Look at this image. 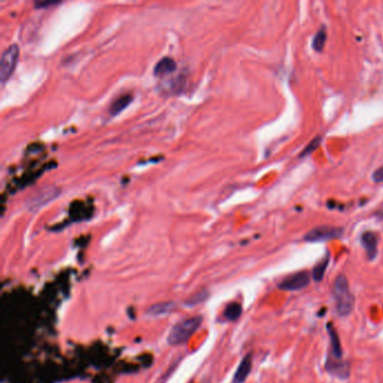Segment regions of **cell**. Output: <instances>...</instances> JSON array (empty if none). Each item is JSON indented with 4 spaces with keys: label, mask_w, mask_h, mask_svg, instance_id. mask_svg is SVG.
<instances>
[{
    "label": "cell",
    "mask_w": 383,
    "mask_h": 383,
    "mask_svg": "<svg viewBox=\"0 0 383 383\" xmlns=\"http://www.w3.org/2000/svg\"><path fill=\"white\" fill-rule=\"evenodd\" d=\"M18 56H20V48L16 44L10 45L8 48L3 51L1 61H0V79L2 82H5L13 74L15 67H16Z\"/></svg>",
    "instance_id": "3957f363"
},
{
    "label": "cell",
    "mask_w": 383,
    "mask_h": 383,
    "mask_svg": "<svg viewBox=\"0 0 383 383\" xmlns=\"http://www.w3.org/2000/svg\"><path fill=\"white\" fill-rule=\"evenodd\" d=\"M310 283V274L302 271L288 276L281 281L279 288L284 291H298L305 289Z\"/></svg>",
    "instance_id": "5b68a950"
},
{
    "label": "cell",
    "mask_w": 383,
    "mask_h": 383,
    "mask_svg": "<svg viewBox=\"0 0 383 383\" xmlns=\"http://www.w3.org/2000/svg\"><path fill=\"white\" fill-rule=\"evenodd\" d=\"M207 297H208V295L206 294V292H198V294H196L194 296L191 297L190 299L187 300V305H189V306L197 305V303H200V302L204 301Z\"/></svg>",
    "instance_id": "e0dca14e"
},
{
    "label": "cell",
    "mask_w": 383,
    "mask_h": 383,
    "mask_svg": "<svg viewBox=\"0 0 383 383\" xmlns=\"http://www.w3.org/2000/svg\"><path fill=\"white\" fill-rule=\"evenodd\" d=\"M326 40H327V34H326V29L322 27L316 33V35H315L314 40H313L314 50L317 51V52L322 51V48H324V46H325Z\"/></svg>",
    "instance_id": "9a60e30c"
},
{
    "label": "cell",
    "mask_w": 383,
    "mask_h": 383,
    "mask_svg": "<svg viewBox=\"0 0 383 383\" xmlns=\"http://www.w3.org/2000/svg\"><path fill=\"white\" fill-rule=\"evenodd\" d=\"M327 332H328V335L330 337V346H332L333 359L340 361L341 355H343V350H341V345H340V340L339 337V334H337L336 329L334 328V326L332 324H327Z\"/></svg>",
    "instance_id": "52a82bcc"
},
{
    "label": "cell",
    "mask_w": 383,
    "mask_h": 383,
    "mask_svg": "<svg viewBox=\"0 0 383 383\" xmlns=\"http://www.w3.org/2000/svg\"><path fill=\"white\" fill-rule=\"evenodd\" d=\"M55 2H42V3H37V7H46L50 5H54Z\"/></svg>",
    "instance_id": "d6986e66"
},
{
    "label": "cell",
    "mask_w": 383,
    "mask_h": 383,
    "mask_svg": "<svg viewBox=\"0 0 383 383\" xmlns=\"http://www.w3.org/2000/svg\"><path fill=\"white\" fill-rule=\"evenodd\" d=\"M361 242L364 249L366 251L367 256H369L370 260H373V258L377 256L378 252V237L377 235L372 232H365L362 235Z\"/></svg>",
    "instance_id": "8992f818"
},
{
    "label": "cell",
    "mask_w": 383,
    "mask_h": 383,
    "mask_svg": "<svg viewBox=\"0 0 383 383\" xmlns=\"http://www.w3.org/2000/svg\"><path fill=\"white\" fill-rule=\"evenodd\" d=\"M202 324V317L196 316L188 318L186 320H182L176 324L173 328L171 329L170 334L168 336V343L175 346L186 343V341L197 332L198 328Z\"/></svg>",
    "instance_id": "7a4b0ae2"
},
{
    "label": "cell",
    "mask_w": 383,
    "mask_h": 383,
    "mask_svg": "<svg viewBox=\"0 0 383 383\" xmlns=\"http://www.w3.org/2000/svg\"><path fill=\"white\" fill-rule=\"evenodd\" d=\"M176 69V64L173 59L171 58H163L157 62V64L154 67V74L156 77H164L168 76L172 72H174Z\"/></svg>",
    "instance_id": "9c48e42d"
},
{
    "label": "cell",
    "mask_w": 383,
    "mask_h": 383,
    "mask_svg": "<svg viewBox=\"0 0 383 383\" xmlns=\"http://www.w3.org/2000/svg\"><path fill=\"white\" fill-rule=\"evenodd\" d=\"M174 307L175 305L173 302L157 303V305H154L149 308L148 314L151 315V316H164V315L171 313L174 309Z\"/></svg>",
    "instance_id": "7c38bea8"
},
{
    "label": "cell",
    "mask_w": 383,
    "mask_h": 383,
    "mask_svg": "<svg viewBox=\"0 0 383 383\" xmlns=\"http://www.w3.org/2000/svg\"><path fill=\"white\" fill-rule=\"evenodd\" d=\"M225 317H226L227 320H236L241 317L242 315V306L241 303L238 302H231L230 305H227V307L225 308L224 311Z\"/></svg>",
    "instance_id": "4fadbf2b"
},
{
    "label": "cell",
    "mask_w": 383,
    "mask_h": 383,
    "mask_svg": "<svg viewBox=\"0 0 383 383\" xmlns=\"http://www.w3.org/2000/svg\"><path fill=\"white\" fill-rule=\"evenodd\" d=\"M320 142H321V137L320 136H317L315 137L313 141H311L309 144L307 145V148L303 149L302 153H301V156H306V155H309V154L313 153L314 151H316L317 148L319 145H320Z\"/></svg>",
    "instance_id": "2e32d148"
},
{
    "label": "cell",
    "mask_w": 383,
    "mask_h": 383,
    "mask_svg": "<svg viewBox=\"0 0 383 383\" xmlns=\"http://www.w3.org/2000/svg\"><path fill=\"white\" fill-rule=\"evenodd\" d=\"M372 179L374 182H383V165L374 171Z\"/></svg>",
    "instance_id": "ac0fdd59"
},
{
    "label": "cell",
    "mask_w": 383,
    "mask_h": 383,
    "mask_svg": "<svg viewBox=\"0 0 383 383\" xmlns=\"http://www.w3.org/2000/svg\"><path fill=\"white\" fill-rule=\"evenodd\" d=\"M326 369H327L330 373L336 374L339 378L345 379L348 375V365L347 363H341L337 360L329 359L327 364H326Z\"/></svg>",
    "instance_id": "30bf717a"
},
{
    "label": "cell",
    "mask_w": 383,
    "mask_h": 383,
    "mask_svg": "<svg viewBox=\"0 0 383 383\" xmlns=\"http://www.w3.org/2000/svg\"><path fill=\"white\" fill-rule=\"evenodd\" d=\"M334 296L336 299L337 313L341 317L348 316L354 308L355 299L351 294L348 281L343 274L336 277L334 283Z\"/></svg>",
    "instance_id": "6da1fadb"
},
{
    "label": "cell",
    "mask_w": 383,
    "mask_h": 383,
    "mask_svg": "<svg viewBox=\"0 0 383 383\" xmlns=\"http://www.w3.org/2000/svg\"><path fill=\"white\" fill-rule=\"evenodd\" d=\"M131 101H133V97L129 96V95H124V96L118 97V98L111 104L110 114L112 116L121 114L124 109H126V108L129 106Z\"/></svg>",
    "instance_id": "8fae6325"
},
{
    "label": "cell",
    "mask_w": 383,
    "mask_h": 383,
    "mask_svg": "<svg viewBox=\"0 0 383 383\" xmlns=\"http://www.w3.org/2000/svg\"><path fill=\"white\" fill-rule=\"evenodd\" d=\"M343 235V228L334 227V226H319L308 232L305 236V241L307 242H325L330 239L339 238Z\"/></svg>",
    "instance_id": "277c9868"
},
{
    "label": "cell",
    "mask_w": 383,
    "mask_h": 383,
    "mask_svg": "<svg viewBox=\"0 0 383 383\" xmlns=\"http://www.w3.org/2000/svg\"><path fill=\"white\" fill-rule=\"evenodd\" d=\"M251 369H252V356L249 354L243 359V361L239 364L235 377L233 379V383H243L246 380V378L249 377Z\"/></svg>",
    "instance_id": "ba28073f"
},
{
    "label": "cell",
    "mask_w": 383,
    "mask_h": 383,
    "mask_svg": "<svg viewBox=\"0 0 383 383\" xmlns=\"http://www.w3.org/2000/svg\"><path fill=\"white\" fill-rule=\"evenodd\" d=\"M329 263V255H327L325 258L318 263V264L315 266L313 270V279L316 281V282H320L322 280V277L325 276L326 269H327Z\"/></svg>",
    "instance_id": "5bb4252c"
}]
</instances>
